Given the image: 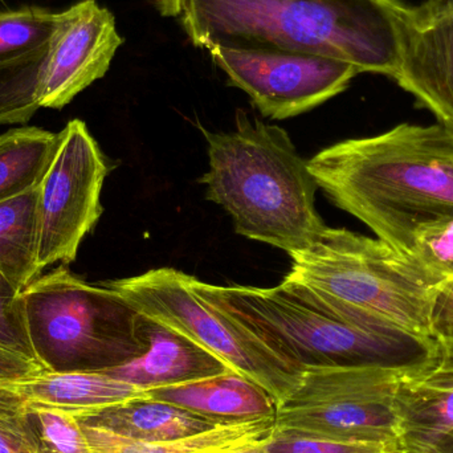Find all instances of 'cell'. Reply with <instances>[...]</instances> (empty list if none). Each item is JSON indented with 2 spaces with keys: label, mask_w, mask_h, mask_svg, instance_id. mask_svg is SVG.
Returning <instances> with one entry per match:
<instances>
[{
  "label": "cell",
  "mask_w": 453,
  "mask_h": 453,
  "mask_svg": "<svg viewBox=\"0 0 453 453\" xmlns=\"http://www.w3.org/2000/svg\"><path fill=\"white\" fill-rule=\"evenodd\" d=\"M196 47L285 50L393 79L406 5L399 0H154Z\"/></svg>",
  "instance_id": "obj_1"
},
{
  "label": "cell",
  "mask_w": 453,
  "mask_h": 453,
  "mask_svg": "<svg viewBox=\"0 0 453 453\" xmlns=\"http://www.w3.org/2000/svg\"><path fill=\"white\" fill-rule=\"evenodd\" d=\"M308 164L338 209L403 255L420 226L453 217V129L441 122L342 141Z\"/></svg>",
  "instance_id": "obj_2"
},
{
  "label": "cell",
  "mask_w": 453,
  "mask_h": 453,
  "mask_svg": "<svg viewBox=\"0 0 453 453\" xmlns=\"http://www.w3.org/2000/svg\"><path fill=\"white\" fill-rule=\"evenodd\" d=\"M190 285L301 370L383 367L410 374L438 354L433 337L359 316L289 276L273 288L219 287L193 276Z\"/></svg>",
  "instance_id": "obj_3"
},
{
  "label": "cell",
  "mask_w": 453,
  "mask_h": 453,
  "mask_svg": "<svg viewBox=\"0 0 453 453\" xmlns=\"http://www.w3.org/2000/svg\"><path fill=\"white\" fill-rule=\"evenodd\" d=\"M203 134L210 169L199 182L237 234L288 255L319 239L327 226L316 209L319 185L284 129L237 111L232 132Z\"/></svg>",
  "instance_id": "obj_4"
},
{
  "label": "cell",
  "mask_w": 453,
  "mask_h": 453,
  "mask_svg": "<svg viewBox=\"0 0 453 453\" xmlns=\"http://www.w3.org/2000/svg\"><path fill=\"white\" fill-rule=\"evenodd\" d=\"M21 296L32 350L48 370L105 372L148 350L145 317L66 266L37 277Z\"/></svg>",
  "instance_id": "obj_5"
},
{
  "label": "cell",
  "mask_w": 453,
  "mask_h": 453,
  "mask_svg": "<svg viewBox=\"0 0 453 453\" xmlns=\"http://www.w3.org/2000/svg\"><path fill=\"white\" fill-rule=\"evenodd\" d=\"M289 256L292 269L287 276L359 316L433 337L435 282L410 256L383 240L326 226L313 244Z\"/></svg>",
  "instance_id": "obj_6"
},
{
  "label": "cell",
  "mask_w": 453,
  "mask_h": 453,
  "mask_svg": "<svg viewBox=\"0 0 453 453\" xmlns=\"http://www.w3.org/2000/svg\"><path fill=\"white\" fill-rule=\"evenodd\" d=\"M138 313L185 335L281 403L300 383L303 370L269 348L247 327L196 295L190 274L173 268L103 282Z\"/></svg>",
  "instance_id": "obj_7"
},
{
  "label": "cell",
  "mask_w": 453,
  "mask_h": 453,
  "mask_svg": "<svg viewBox=\"0 0 453 453\" xmlns=\"http://www.w3.org/2000/svg\"><path fill=\"white\" fill-rule=\"evenodd\" d=\"M403 375L383 367H306L277 404L276 430L399 449L395 395Z\"/></svg>",
  "instance_id": "obj_8"
},
{
  "label": "cell",
  "mask_w": 453,
  "mask_h": 453,
  "mask_svg": "<svg viewBox=\"0 0 453 453\" xmlns=\"http://www.w3.org/2000/svg\"><path fill=\"white\" fill-rule=\"evenodd\" d=\"M109 167L85 122L72 119L37 186V264H71L103 215L101 191Z\"/></svg>",
  "instance_id": "obj_9"
},
{
  "label": "cell",
  "mask_w": 453,
  "mask_h": 453,
  "mask_svg": "<svg viewBox=\"0 0 453 453\" xmlns=\"http://www.w3.org/2000/svg\"><path fill=\"white\" fill-rule=\"evenodd\" d=\"M228 81L250 96L269 119L298 116L342 93L359 73L351 64L285 50H209Z\"/></svg>",
  "instance_id": "obj_10"
},
{
  "label": "cell",
  "mask_w": 453,
  "mask_h": 453,
  "mask_svg": "<svg viewBox=\"0 0 453 453\" xmlns=\"http://www.w3.org/2000/svg\"><path fill=\"white\" fill-rule=\"evenodd\" d=\"M122 42L113 13L96 0H81L61 11L60 26L40 73V108L63 109L103 79Z\"/></svg>",
  "instance_id": "obj_11"
},
{
  "label": "cell",
  "mask_w": 453,
  "mask_h": 453,
  "mask_svg": "<svg viewBox=\"0 0 453 453\" xmlns=\"http://www.w3.org/2000/svg\"><path fill=\"white\" fill-rule=\"evenodd\" d=\"M393 79L453 129V0L404 7Z\"/></svg>",
  "instance_id": "obj_12"
},
{
  "label": "cell",
  "mask_w": 453,
  "mask_h": 453,
  "mask_svg": "<svg viewBox=\"0 0 453 453\" xmlns=\"http://www.w3.org/2000/svg\"><path fill=\"white\" fill-rule=\"evenodd\" d=\"M436 342L435 359L404 374L396 390L402 453H431L453 433V341Z\"/></svg>",
  "instance_id": "obj_13"
},
{
  "label": "cell",
  "mask_w": 453,
  "mask_h": 453,
  "mask_svg": "<svg viewBox=\"0 0 453 453\" xmlns=\"http://www.w3.org/2000/svg\"><path fill=\"white\" fill-rule=\"evenodd\" d=\"M27 407H48L69 412L79 419L132 401H148V390L117 380L104 372L40 370L34 374L4 380Z\"/></svg>",
  "instance_id": "obj_14"
},
{
  "label": "cell",
  "mask_w": 453,
  "mask_h": 453,
  "mask_svg": "<svg viewBox=\"0 0 453 453\" xmlns=\"http://www.w3.org/2000/svg\"><path fill=\"white\" fill-rule=\"evenodd\" d=\"M145 317V316H143ZM148 350L106 374L137 388L186 385L232 372L225 362L175 330L145 317Z\"/></svg>",
  "instance_id": "obj_15"
},
{
  "label": "cell",
  "mask_w": 453,
  "mask_h": 453,
  "mask_svg": "<svg viewBox=\"0 0 453 453\" xmlns=\"http://www.w3.org/2000/svg\"><path fill=\"white\" fill-rule=\"evenodd\" d=\"M148 401L196 412L218 425L274 417L276 402L260 386L234 372L186 385L148 390Z\"/></svg>",
  "instance_id": "obj_16"
},
{
  "label": "cell",
  "mask_w": 453,
  "mask_h": 453,
  "mask_svg": "<svg viewBox=\"0 0 453 453\" xmlns=\"http://www.w3.org/2000/svg\"><path fill=\"white\" fill-rule=\"evenodd\" d=\"M92 453H242L260 451L273 439L276 415L219 425L212 430L167 441H138L82 422Z\"/></svg>",
  "instance_id": "obj_17"
},
{
  "label": "cell",
  "mask_w": 453,
  "mask_h": 453,
  "mask_svg": "<svg viewBox=\"0 0 453 453\" xmlns=\"http://www.w3.org/2000/svg\"><path fill=\"white\" fill-rule=\"evenodd\" d=\"M82 422L100 426L124 438L150 443L188 438L219 426L196 412L156 401L119 404Z\"/></svg>",
  "instance_id": "obj_18"
},
{
  "label": "cell",
  "mask_w": 453,
  "mask_h": 453,
  "mask_svg": "<svg viewBox=\"0 0 453 453\" xmlns=\"http://www.w3.org/2000/svg\"><path fill=\"white\" fill-rule=\"evenodd\" d=\"M0 273L23 292L40 276L37 188L0 203Z\"/></svg>",
  "instance_id": "obj_19"
},
{
  "label": "cell",
  "mask_w": 453,
  "mask_h": 453,
  "mask_svg": "<svg viewBox=\"0 0 453 453\" xmlns=\"http://www.w3.org/2000/svg\"><path fill=\"white\" fill-rule=\"evenodd\" d=\"M58 141V133L35 127L0 134V203L39 186Z\"/></svg>",
  "instance_id": "obj_20"
},
{
  "label": "cell",
  "mask_w": 453,
  "mask_h": 453,
  "mask_svg": "<svg viewBox=\"0 0 453 453\" xmlns=\"http://www.w3.org/2000/svg\"><path fill=\"white\" fill-rule=\"evenodd\" d=\"M61 12L23 5L0 10V68L50 50Z\"/></svg>",
  "instance_id": "obj_21"
},
{
  "label": "cell",
  "mask_w": 453,
  "mask_h": 453,
  "mask_svg": "<svg viewBox=\"0 0 453 453\" xmlns=\"http://www.w3.org/2000/svg\"><path fill=\"white\" fill-rule=\"evenodd\" d=\"M47 55L0 68V125L26 124L39 111L37 87Z\"/></svg>",
  "instance_id": "obj_22"
},
{
  "label": "cell",
  "mask_w": 453,
  "mask_h": 453,
  "mask_svg": "<svg viewBox=\"0 0 453 453\" xmlns=\"http://www.w3.org/2000/svg\"><path fill=\"white\" fill-rule=\"evenodd\" d=\"M409 256L438 287L453 276V217L420 226L412 234Z\"/></svg>",
  "instance_id": "obj_23"
},
{
  "label": "cell",
  "mask_w": 453,
  "mask_h": 453,
  "mask_svg": "<svg viewBox=\"0 0 453 453\" xmlns=\"http://www.w3.org/2000/svg\"><path fill=\"white\" fill-rule=\"evenodd\" d=\"M27 411L42 453H92L79 418L48 407H27Z\"/></svg>",
  "instance_id": "obj_24"
},
{
  "label": "cell",
  "mask_w": 453,
  "mask_h": 453,
  "mask_svg": "<svg viewBox=\"0 0 453 453\" xmlns=\"http://www.w3.org/2000/svg\"><path fill=\"white\" fill-rule=\"evenodd\" d=\"M26 404L0 383V453H40Z\"/></svg>",
  "instance_id": "obj_25"
},
{
  "label": "cell",
  "mask_w": 453,
  "mask_h": 453,
  "mask_svg": "<svg viewBox=\"0 0 453 453\" xmlns=\"http://www.w3.org/2000/svg\"><path fill=\"white\" fill-rule=\"evenodd\" d=\"M398 447L358 441H330L300 434L277 431L258 453H396Z\"/></svg>",
  "instance_id": "obj_26"
},
{
  "label": "cell",
  "mask_w": 453,
  "mask_h": 453,
  "mask_svg": "<svg viewBox=\"0 0 453 453\" xmlns=\"http://www.w3.org/2000/svg\"><path fill=\"white\" fill-rule=\"evenodd\" d=\"M0 346L37 359L32 350L31 341L27 332L21 290H19L2 273H0Z\"/></svg>",
  "instance_id": "obj_27"
},
{
  "label": "cell",
  "mask_w": 453,
  "mask_h": 453,
  "mask_svg": "<svg viewBox=\"0 0 453 453\" xmlns=\"http://www.w3.org/2000/svg\"><path fill=\"white\" fill-rule=\"evenodd\" d=\"M430 332L435 341H453V276L434 289Z\"/></svg>",
  "instance_id": "obj_28"
},
{
  "label": "cell",
  "mask_w": 453,
  "mask_h": 453,
  "mask_svg": "<svg viewBox=\"0 0 453 453\" xmlns=\"http://www.w3.org/2000/svg\"><path fill=\"white\" fill-rule=\"evenodd\" d=\"M47 369L42 362L0 346V382L18 380Z\"/></svg>",
  "instance_id": "obj_29"
},
{
  "label": "cell",
  "mask_w": 453,
  "mask_h": 453,
  "mask_svg": "<svg viewBox=\"0 0 453 453\" xmlns=\"http://www.w3.org/2000/svg\"><path fill=\"white\" fill-rule=\"evenodd\" d=\"M431 453H453V433L446 436L443 441H439L438 446Z\"/></svg>",
  "instance_id": "obj_30"
},
{
  "label": "cell",
  "mask_w": 453,
  "mask_h": 453,
  "mask_svg": "<svg viewBox=\"0 0 453 453\" xmlns=\"http://www.w3.org/2000/svg\"><path fill=\"white\" fill-rule=\"evenodd\" d=\"M242 453H258V452L253 451V452H242Z\"/></svg>",
  "instance_id": "obj_31"
},
{
  "label": "cell",
  "mask_w": 453,
  "mask_h": 453,
  "mask_svg": "<svg viewBox=\"0 0 453 453\" xmlns=\"http://www.w3.org/2000/svg\"><path fill=\"white\" fill-rule=\"evenodd\" d=\"M396 453H402V452H401V451H398V452H396Z\"/></svg>",
  "instance_id": "obj_32"
},
{
  "label": "cell",
  "mask_w": 453,
  "mask_h": 453,
  "mask_svg": "<svg viewBox=\"0 0 453 453\" xmlns=\"http://www.w3.org/2000/svg\"><path fill=\"white\" fill-rule=\"evenodd\" d=\"M40 453H42V452H40Z\"/></svg>",
  "instance_id": "obj_33"
}]
</instances>
